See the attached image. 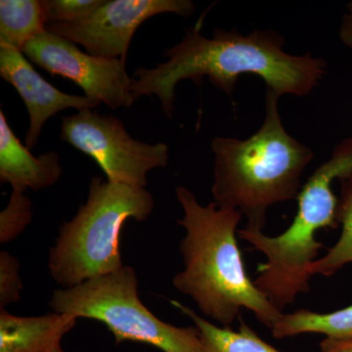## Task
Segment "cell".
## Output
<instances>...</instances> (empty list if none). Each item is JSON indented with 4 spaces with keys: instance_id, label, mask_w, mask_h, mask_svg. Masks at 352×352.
I'll list each match as a JSON object with an SVG mask.
<instances>
[{
    "instance_id": "obj_5",
    "label": "cell",
    "mask_w": 352,
    "mask_h": 352,
    "mask_svg": "<svg viewBox=\"0 0 352 352\" xmlns=\"http://www.w3.org/2000/svg\"><path fill=\"white\" fill-rule=\"evenodd\" d=\"M155 207L144 187L94 176L87 201L75 217L60 227L50 252V274L56 283L72 288L124 267L120 234L127 219L144 221Z\"/></svg>"
},
{
    "instance_id": "obj_21",
    "label": "cell",
    "mask_w": 352,
    "mask_h": 352,
    "mask_svg": "<svg viewBox=\"0 0 352 352\" xmlns=\"http://www.w3.org/2000/svg\"><path fill=\"white\" fill-rule=\"evenodd\" d=\"M321 352H352V339L337 340L325 338L320 342Z\"/></svg>"
},
{
    "instance_id": "obj_22",
    "label": "cell",
    "mask_w": 352,
    "mask_h": 352,
    "mask_svg": "<svg viewBox=\"0 0 352 352\" xmlns=\"http://www.w3.org/2000/svg\"><path fill=\"white\" fill-rule=\"evenodd\" d=\"M51 352H64L63 349H62L61 346H57L56 349H54V351H52Z\"/></svg>"
},
{
    "instance_id": "obj_20",
    "label": "cell",
    "mask_w": 352,
    "mask_h": 352,
    "mask_svg": "<svg viewBox=\"0 0 352 352\" xmlns=\"http://www.w3.org/2000/svg\"><path fill=\"white\" fill-rule=\"evenodd\" d=\"M339 36L342 43L352 50V1L346 4V12L340 22Z\"/></svg>"
},
{
    "instance_id": "obj_19",
    "label": "cell",
    "mask_w": 352,
    "mask_h": 352,
    "mask_svg": "<svg viewBox=\"0 0 352 352\" xmlns=\"http://www.w3.org/2000/svg\"><path fill=\"white\" fill-rule=\"evenodd\" d=\"M19 270L20 263L15 256L0 252V310L21 300L23 284Z\"/></svg>"
},
{
    "instance_id": "obj_1",
    "label": "cell",
    "mask_w": 352,
    "mask_h": 352,
    "mask_svg": "<svg viewBox=\"0 0 352 352\" xmlns=\"http://www.w3.org/2000/svg\"><path fill=\"white\" fill-rule=\"evenodd\" d=\"M205 14L185 30L179 43L164 51L166 62L134 71L131 89L135 100L156 95L164 115L171 118L175 87L183 80L201 85L207 76L215 87L232 96L239 76L254 75L279 96L305 97L326 75L325 60L310 52L289 54L284 50L283 36L271 29L254 30L248 34L236 28L214 29L212 38H206L201 34Z\"/></svg>"
},
{
    "instance_id": "obj_12",
    "label": "cell",
    "mask_w": 352,
    "mask_h": 352,
    "mask_svg": "<svg viewBox=\"0 0 352 352\" xmlns=\"http://www.w3.org/2000/svg\"><path fill=\"white\" fill-rule=\"evenodd\" d=\"M76 323L74 317L55 312L21 317L0 310V352H51Z\"/></svg>"
},
{
    "instance_id": "obj_11",
    "label": "cell",
    "mask_w": 352,
    "mask_h": 352,
    "mask_svg": "<svg viewBox=\"0 0 352 352\" xmlns=\"http://www.w3.org/2000/svg\"><path fill=\"white\" fill-rule=\"evenodd\" d=\"M60 156L50 151L34 157L20 142L0 111V182L8 183L12 190L38 191L57 183L62 175Z\"/></svg>"
},
{
    "instance_id": "obj_4",
    "label": "cell",
    "mask_w": 352,
    "mask_h": 352,
    "mask_svg": "<svg viewBox=\"0 0 352 352\" xmlns=\"http://www.w3.org/2000/svg\"><path fill=\"white\" fill-rule=\"evenodd\" d=\"M351 173L352 135L336 145L330 159L302 185L296 198L298 212L283 233L268 236L250 227L238 231L240 239L265 256L254 283L280 311L293 305L298 295L310 291V266L319 258L323 248L315 235L321 229L339 227V199L333 194L332 184Z\"/></svg>"
},
{
    "instance_id": "obj_16",
    "label": "cell",
    "mask_w": 352,
    "mask_h": 352,
    "mask_svg": "<svg viewBox=\"0 0 352 352\" xmlns=\"http://www.w3.org/2000/svg\"><path fill=\"white\" fill-rule=\"evenodd\" d=\"M340 182L337 221L342 226V233L338 242L328 249L327 254L311 264L309 270L311 276H332L346 264L352 263V173Z\"/></svg>"
},
{
    "instance_id": "obj_14",
    "label": "cell",
    "mask_w": 352,
    "mask_h": 352,
    "mask_svg": "<svg viewBox=\"0 0 352 352\" xmlns=\"http://www.w3.org/2000/svg\"><path fill=\"white\" fill-rule=\"evenodd\" d=\"M275 339L302 333H321L337 340L352 339V305L328 314L298 309L284 314L270 329Z\"/></svg>"
},
{
    "instance_id": "obj_10",
    "label": "cell",
    "mask_w": 352,
    "mask_h": 352,
    "mask_svg": "<svg viewBox=\"0 0 352 352\" xmlns=\"http://www.w3.org/2000/svg\"><path fill=\"white\" fill-rule=\"evenodd\" d=\"M0 76L19 94L29 113L30 124L25 145L29 150L38 145L44 124L66 109H94L100 102L87 96L65 94L44 80L20 50L0 44Z\"/></svg>"
},
{
    "instance_id": "obj_7",
    "label": "cell",
    "mask_w": 352,
    "mask_h": 352,
    "mask_svg": "<svg viewBox=\"0 0 352 352\" xmlns=\"http://www.w3.org/2000/svg\"><path fill=\"white\" fill-rule=\"evenodd\" d=\"M60 139L92 157L113 182L145 188L148 173L168 164V145L136 140L117 117L91 109L62 118Z\"/></svg>"
},
{
    "instance_id": "obj_8",
    "label": "cell",
    "mask_w": 352,
    "mask_h": 352,
    "mask_svg": "<svg viewBox=\"0 0 352 352\" xmlns=\"http://www.w3.org/2000/svg\"><path fill=\"white\" fill-rule=\"evenodd\" d=\"M23 54L51 75L75 82L87 98L113 110L131 107L135 101L124 60L88 54L76 43L46 30L25 44Z\"/></svg>"
},
{
    "instance_id": "obj_17",
    "label": "cell",
    "mask_w": 352,
    "mask_h": 352,
    "mask_svg": "<svg viewBox=\"0 0 352 352\" xmlns=\"http://www.w3.org/2000/svg\"><path fill=\"white\" fill-rule=\"evenodd\" d=\"M32 203L24 192L12 190L7 207L0 214V243L15 240L31 223Z\"/></svg>"
},
{
    "instance_id": "obj_18",
    "label": "cell",
    "mask_w": 352,
    "mask_h": 352,
    "mask_svg": "<svg viewBox=\"0 0 352 352\" xmlns=\"http://www.w3.org/2000/svg\"><path fill=\"white\" fill-rule=\"evenodd\" d=\"M104 1L105 0H44L46 22L47 25L82 22L94 14Z\"/></svg>"
},
{
    "instance_id": "obj_13",
    "label": "cell",
    "mask_w": 352,
    "mask_h": 352,
    "mask_svg": "<svg viewBox=\"0 0 352 352\" xmlns=\"http://www.w3.org/2000/svg\"><path fill=\"white\" fill-rule=\"evenodd\" d=\"M170 302L189 317L199 329L201 340L199 352H281L261 339L242 319L238 331H234L230 327L214 325L177 300Z\"/></svg>"
},
{
    "instance_id": "obj_15",
    "label": "cell",
    "mask_w": 352,
    "mask_h": 352,
    "mask_svg": "<svg viewBox=\"0 0 352 352\" xmlns=\"http://www.w3.org/2000/svg\"><path fill=\"white\" fill-rule=\"evenodd\" d=\"M46 16L43 1H0V44L23 52L25 44L45 31Z\"/></svg>"
},
{
    "instance_id": "obj_2",
    "label": "cell",
    "mask_w": 352,
    "mask_h": 352,
    "mask_svg": "<svg viewBox=\"0 0 352 352\" xmlns=\"http://www.w3.org/2000/svg\"><path fill=\"white\" fill-rule=\"evenodd\" d=\"M175 194L183 210L178 224L186 235L180 244L184 268L173 277L175 288L223 327H229L247 309L272 328L283 312L271 303L245 270L237 242L243 214L219 208L214 201L201 205L184 186L176 187Z\"/></svg>"
},
{
    "instance_id": "obj_3",
    "label": "cell",
    "mask_w": 352,
    "mask_h": 352,
    "mask_svg": "<svg viewBox=\"0 0 352 352\" xmlns=\"http://www.w3.org/2000/svg\"><path fill=\"white\" fill-rule=\"evenodd\" d=\"M280 96L266 87L265 117L245 140L217 136L212 199L219 208L239 210L250 228L263 230L272 206L298 198L302 176L314 159L311 148L288 133L279 113Z\"/></svg>"
},
{
    "instance_id": "obj_9",
    "label": "cell",
    "mask_w": 352,
    "mask_h": 352,
    "mask_svg": "<svg viewBox=\"0 0 352 352\" xmlns=\"http://www.w3.org/2000/svg\"><path fill=\"white\" fill-rule=\"evenodd\" d=\"M195 11L191 0H105L94 14L73 24H51L46 31L80 44L94 56L122 59L143 23L160 14L189 17Z\"/></svg>"
},
{
    "instance_id": "obj_6",
    "label": "cell",
    "mask_w": 352,
    "mask_h": 352,
    "mask_svg": "<svg viewBox=\"0 0 352 352\" xmlns=\"http://www.w3.org/2000/svg\"><path fill=\"white\" fill-rule=\"evenodd\" d=\"M55 314L102 322L116 344L140 342L164 352H199L200 332L196 327H176L157 318L138 296V279L131 266L56 289L50 300Z\"/></svg>"
}]
</instances>
